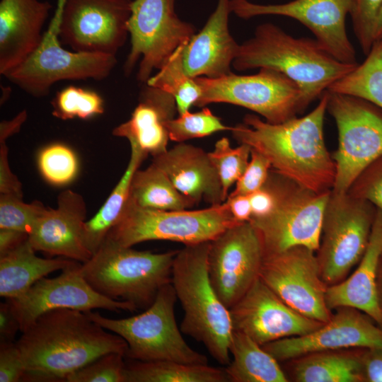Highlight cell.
Masks as SVG:
<instances>
[{
	"label": "cell",
	"instance_id": "obj_1",
	"mask_svg": "<svg viewBox=\"0 0 382 382\" xmlns=\"http://www.w3.org/2000/svg\"><path fill=\"white\" fill-rule=\"evenodd\" d=\"M319 99L305 116L281 123L247 114L242 123L232 127V136L239 144H247L266 157L281 175L316 193L330 191L336 166L324 139L327 91Z\"/></svg>",
	"mask_w": 382,
	"mask_h": 382
},
{
	"label": "cell",
	"instance_id": "obj_2",
	"mask_svg": "<svg viewBox=\"0 0 382 382\" xmlns=\"http://www.w3.org/2000/svg\"><path fill=\"white\" fill-rule=\"evenodd\" d=\"M25 370L23 381H65L74 371L127 344L85 312L55 309L41 315L16 341Z\"/></svg>",
	"mask_w": 382,
	"mask_h": 382
},
{
	"label": "cell",
	"instance_id": "obj_3",
	"mask_svg": "<svg viewBox=\"0 0 382 382\" xmlns=\"http://www.w3.org/2000/svg\"><path fill=\"white\" fill-rule=\"evenodd\" d=\"M357 64L337 60L316 40L295 37L265 23L240 44L232 66L237 71L269 68L284 74L299 86L307 108Z\"/></svg>",
	"mask_w": 382,
	"mask_h": 382
},
{
	"label": "cell",
	"instance_id": "obj_4",
	"mask_svg": "<svg viewBox=\"0 0 382 382\" xmlns=\"http://www.w3.org/2000/svg\"><path fill=\"white\" fill-rule=\"evenodd\" d=\"M211 241L185 245L174 258L171 284L184 311L183 333L202 343L219 363L230 361L233 331L229 309L214 290L208 272Z\"/></svg>",
	"mask_w": 382,
	"mask_h": 382
},
{
	"label": "cell",
	"instance_id": "obj_5",
	"mask_svg": "<svg viewBox=\"0 0 382 382\" xmlns=\"http://www.w3.org/2000/svg\"><path fill=\"white\" fill-rule=\"evenodd\" d=\"M177 253L140 251L106 238L80 268L88 283L100 294L146 309L159 289L171 282Z\"/></svg>",
	"mask_w": 382,
	"mask_h": 382
},
{
	"label": "cell",
	"instance_id": "obj_6",
	"mask_svg": "<svg viewBox=\"0 0 382 382\" xmlns=\"http://www.w3.org/2000/svg\"><path fill=\"white\" fill-rule=\"evenodd\" d=\"M177 296L171 282L163 286L145 311L131 317L112 319L98 312L86 315L104 329L123 338L125 357L134 361H173L188 364H208V359L185 342L175 316Z\"/></svg>",
	"mask_w": 382,
	"mask_h": 382
},
{
	"label": "cell",
	"instance_id": "obj_7",
	"mask_svg": "<svg viewBox=\"0 0 382 382\" xmlns=\"http://www.w3.org/2000/svg\"><path fill=\"white\" fill-rule=\"evenodd\" d=\"M264 185L274 196V207L267 215L249 221L260 238L264 255L297 245L316 252L331 190L314 192L272 169Z\"/></svg>",
	"mask_w": 382,
	"mask_h": 382
},
{
	"label": "cell",
	"instance_id": "obj_8",
	"mask_svg": "<svg viewBox=\"0 0 382 382\" xmlns=\"http://www.w3.org/2000/svg\"><path fill=\"white\" fill-rule=\"evenodd\" d=\"M237 223L226 202L202 209L160 210L143 208L128 199L106 238L125 247L154 240L188 245L212 241Z\"/></svg>",
	"mask_w": 382,
	"mask_h": 382
},
{
	"label": "cell",
	"instance_id": "obj_9",
	"mask_svg": "<svg viewBox=\"0 0 382 382\" xmlns=\"http://www.w3.org/2000/svg\"><path fill=\"white\" fill-rule=\"evenodd\" d=\"M64 1L57 0L54 16L35 50L4 75L34 97L47 96L52 85L63 80H103L117 63L114 55L69 51L61 45L59 26Z\"/></svg>",
	"mask_w": 382,
	"mask_h": 382
},
{
	"label": "cell",
	"instance_id": "obj_10",
	"mask_svg": "<svg viewBox=\"0 0 382 382\" xmlns=\"http://www.w3.org/2000/svg\"><path fill=\"white\" fill-rule=\"evenodd\" d=\"M376 211L371 202L347 192L330 191L316 252L325 284L342 281L360 261L369 244Z\"/></svg>",
	"mask_w": 382,
	"mask_h": 382
},
{
	"label": "cell",
	"instance_id": "obj_11",
	"mask_svg": "<svg viewBox=\"0 0 382 382\" xmlns=\"http://www.w3.org/2000/svg\"><path fill=\"white\" fill-rule=\"evenodd\" d=\"M201 96L195 106L228 103L249 109L270 123H281L296 117L306 106L299 86L284 74L260 68L251 75L231 74L215 79L194 78Z\"/></svg>",
	"mask_w": 382,
	"mask_h": 382
},
{
	"label": "cell",
	"instance_id": "obj_12",
	"mask_svg": "<svg viewBox=\"0 0 382 382\" xmlns=\"http://www.w3.org/2000/svg\"><path fill=\"white\" fill-rule=\"evenodd\" d=\"M327 96V111L334 118L338 134L331 190L347 192L358 175L382 155V110L356 96L328 90Z\"/></svg>",
	"mask_w": 382,
	"mask_h": 382
},
{
	"label": "cell",
	"instance_id": "obj_13",
	"mask_svg": "<svg viewBox=\"0 0 382 382\" xmlns=\"http://www.w3.org/2000/svg\"><path fill=\"white\" fill-rule=\"evenodd\" d=\"M175 0H134L127 28L131 49L124 64L129 76L139 62L137 80L145 84L180 46L196 33L195 27L181 20Z\"/></svg>",
	"mask_w": 382,
	"mask_h": 382
},
{
	"label": "cell",
	"instance_id": "obj_14",
	"mask_svg": "<svg viewBox=\"0 0 382 382\" xmlns=\"http://www.w3.org/2000/svg\"><path fill=\"white\" fill-rule=\"evenodd\" d=\"M259 278L298 313L322 323L332 315L316 251L302 245L264 255Z\"/></svg>",
	"mask_w": 382,
	"mask_h": 382
},
{
	"label": "cell",
	"instance_id": "obj_15",
	"mask_svg": "<svg viewBox=\"0 0 382 382\" xmlns=\"http://www.w3.org/2000/svg\"><path fill=\"white\" fill-rule=\"evenodd\" d=\"M132 0H64L61 43L73 51L116 56L125 45Z\"/></svg>",
	"mask_w": 382,
	"mask_h": 382
},
{
	"label": "cell",
	"instance_id": "obj_16",
	"mask_svg": "<svg viewBox=\"0 0 382 382\" xmlns=\"http://www.w3.org/2000/svg\"><path fill=\"white\" fill-rule=\"evenodd\" d=\"M80 266L76 261L56 277H45L21 296L6 299L19 322L21 332L41 315L55 309L86 312L100 308L117 313L138 309L130 302L114 300L98 292L86 280Z\"/></svg>",
	"mask_w": 382,
	"mask_h": 382
},
{
	"label": "cell",
	"instance_id": "obj_17",
	"mask_svg": "<svg viewBox=\"0 0 382 382\" xmlns=\"http://www.w3.org/2000/svg\"><path fill=\"white\" fill-rule=\"evenodd\" d=\"M263 259L260 238L250 221L234 224L211 241L207 260L209 279L228 309L259 278Z\"/></svg>",
	"mask_w": 382,
	"mask_h": 382
},
{
	"label": "cell",
	"instance_id": "obj_18",
	"mask_svg": "<svg viewBox=\"0 0 382 382\" xmlns=\"http://www.w3.org/2000/svg\"><path fill=\"white\" fill-rule=\"evenodd\" d=\"M352 0H294L283 4H259L231 0V13L243 19L275 15L295 19L307 27L316 40L337 60L357 64L355 49L346 29Z\"/></svg>",
	"mask_w": 382,
	"mask_h": 382
},
{
	"label": "cell",
	"instance_id": "obj_19",
	"mask_svg": "<svg viewBox=\"0 0 382 382\" xmlns=\"http://www.w3.org/2000/svg\"><path fill=\"white\" fill-rule=\"evenodd\" d=\"M229 311L233 330L247 335L261 346L311 333L325 323L291 308L260 278Z\"/></svg>",
	"mask_w": 382,
	"mask_h": 382
},
{
	"label": "cell",
	"instance_id": "obj_20",
	"mask_svg": "<svg viewBox=\"0 0 382 382\" xmlns=\"http://www.w3.org/2000/svg\"><path fill=\"white\" fill-rule=\"evenodd\" d=\"M337 309L328 322L313 332L280 339L262 347L278 361L323 351L382 349V328L371 318L353 308Z\"/></svg>",
	"mask_w": 382,
	"mask_h": 382
},
{
	"label": "cell",
	"instance_id": "obj_21",
	"mask_svg": "<svg viewBox=\"0 0 382 382\" xmlns=\"http://www.w3.org/2000/svg\"><path fill=\"white\" fill-rule=\"evenodd\" d=\"M86 207L83 197L71 190L61 192L55 209L47 207L33 225L28 241L35 251L85 262L92 254L83 238Z\"/></svg>",
	"mask_w": 382,
	"mask_h": 382
},
{
	"label": "cell",
	"instance_id": "obj_22",
	"mask_svg": "<svg viewBox=\"0 0 382 382\" xmlns=\"http://www.w3.org/2000/svg\"><path fill=\"white\" fill-rule=\"evenodd\" d=\"M231 0H217L202 29L185 45L183 63L191 78H219L231 74L239 44L228 29Z\"/></svg>",
	"mask_w": 382,
	"mask_h": 382
},
{
	"label": "cell",
	"instance_id": "obj_23",
	"mask_svg": "<svg viewBox=\"0 0 382 382\" xmlns=\"http://www.w3.org/2000/svg\"><path fill=\"white\" fill-rule=\"evenodd\" d=\"M52 8L47 1L1 0V75L22 63L38 47Z\"/></svg>",
	"mask_w": 382,
	"mask_h": 382
},
{
	"label": "cell",
	"instance_id": "obj_24",
	"mask_svg": "<svg viewBox=\"0 0 382 382\" xmlns=\"http://www.w3.org/2000/svg\"><path fill=\"white\" fill-rule=\"evenodd\" d=\"M152 163L195 204L204 201L209 206H216L226 201L218 172L204 149L181 142L154 156Z\"/></svg>",
	"mask_w": 382,
	"mask_h": 382
},
{
	"label": "cell",
	"instance_id": "obj_25",
	"mask_svg": "<svg viewBox=\"0 0 382 382\" xmlns=\"http://www.w3.org/2000/svg\"><path fill=\"white\" fill-rule=\"evenodd\" d=\"M176 112L172 94L145 83L130 118L114 128L112 134L127 139L131 147L147 156H158L168 150L170 138L166 125Z\"/></svg>",
	"mask_w": 382,
	"mask_h": 382
},
{
	"label": "cell",
	"instance_id": "obj_26",
	"mask_svg": "<svg viewBox=\"0 0 382 382\" xmlns=\"http://www.w3.org/2000/svg\"><path fill=\"white\" fill-rule=\"evenodd\" d=\"M382 255V212L377 209L367 248L349 277L327 286L330 310L349 307L361 311L382 328V313L376 296V276Z\"/></svg>",
	"mask_w": 382,
	"mask_h": 382
},
{
	"label": "cell",
	"instance_id": "obj_27",
	"mask_svg": "<svg viewBox=\"0 0 382 382\" xmlns=\"http://www.w3.org/2000/svg\"><path fill=\"white\" fill-rule=\"evenodd\" d=\"M28 239L14 250L0 255V296L16 298L40 279L62 270L76 261L67 258H42Z\"/></svg>",
	"mask_w": 382,
	"mask_h": 382
},
{
	"label": "cell",
	"instance_id": "obj_28",
	"mask_svg": "<svg viewBox=\"0 0 382 382\" xmlns=\"http://www.w3.org/2000/svg\"><path fill=\"white\" fill-rule=\"evenodd\" d=\"M230 363L224 368L230 382H286L278 361L247 335L233 330Z\"/></svg>",
	"mask_w": 382,
	"mask_h": 382
},
{
	"label": "cell",
	"instance_id": "obj_29",
	"mask_svg": "<svg viewBox=\"0 0 382 382\" xmlns=\"http://www.w3.org/2000/svg\"><path fill=\"white\" fill-rule=\"evenodd\" d=\"M146 157L139 149L131 147L130 158L122 176L98 212L84 223L83 242L92 255L120 220L129 197L132 176Z\"/></svg>",
	"mask_w": 382,
	"mask_h": 382
},
{
	"label": "cell",
	"instance_id": "obj_30",
	"mask_svg": "<svg viewBox=\"0 0 382 382\" xmlns=\"http://www.w3.org/2000/svg\"><path fill=\"white\" fill-rule=\"evenodd\" d=\"M294 376L299 382H364L361 352L356 354L323 351L300 357Z\"/></svg>",
	"mask_w": 382,
	"mask_h": 382
},
{
	"label": "cell",
	"instance_id": "obj_31",
	"mask_svg": "<svg viewBox=\"0 0 382 382\" xmlns=\"http://www.w3.org/2000/svg\"><path fill=\"white\" fill-rule=\"evenodd\" d=\"M129 200L147 209L184 210L195 205L190 198L181 194L166 174L151 163L144 170L134 172L131 182Z\"/></svg>",
	"mask_w": 382,
	"mask_h": 382
},
{
	"label": "cell",
	"instance_id": "obj_32",
	"mask_svg": "<svg viewBox=\"0 0 382 382\" xmlns=\"http://www.w3.org/2000/svg\"><path fill=\"white\" fill-rule=\"evenodd\" d=\"M125 382H228L224 368L173 361H135L125 365Z\"/></svg>",
	"mask_w": 382,
	"mask_h": 382
},
{
	"label": "cell",
	"instance_id": "obj_33",
	"mask_svg": "<svg viewBox=\"0 0 382 382\" xmlns=\"http://www.w3.org/2000/svg\"><path fill=\"white\" fill-rule=\"evenodd\" d=\"M328 90L362 98L382 110V37L375 40L361 64Z\"/></svg>",
	"mask_w": 382,
	"mask_h": 382
},
{
	"label": "cell",
	"instance_id": "obj_34",
	"mask_svg": "<svg viewBox=\"0 0 382 382\" xmlns=\"http://www.w3.org/2000/svg\"><path fill=\"white\" fill-rule=\"evenodd\" d=\"M185 45L179 47L146 83L172 94L178 115L190 111L201 96L200 88L195 79L188 76L184 69L183 52Z\"/></svg>",
	"mask_w": 382,
	"mask_h": 382
},
{
	"label": "cell",
	"instance_id": "obj_35",
	"mask_svg": "<svg viewBox=\"0 0 382 382\" xmlns=\"http://www.w3.org/2000/svg\"><path fill=\"white\" fill-rule=\"evenodd\" d=\"M52 106V115L63 120H86L104 112V101L98 93L74 86L57 92Z\"/></svg>",
	"mask_w": 382,
	"mask_h": 382
},
{
	"label": "cell",
	"instance_id": "obj_36",
	"mask_svg": "<svg viewBox=\"0 0 382 382\" xmlns=\"http://www.w3.org/2000/svg\"><path fill=\"white\" fill-rule=\"evenodd\" d=\"M250 146L245 144H240L238 146L233 148L227 137L217 140L214 149L208 152L219 175L226 199L230 187L245 171L250 161Z\"/></svg>",
	"mask_w": 382,
	"mask_h": 382
},
{
	"label": "cell",
	"instance_id": "obj_37",
	"mask_svg": "<svg viewBox=\"0 0 382 382\" xmlns=\"http://www.w3.org/2000/svg\"><path fill=\"white\" fill-rule=\"evenodd\" d=\"M37 166L47 183L63 186L69 184L76 177L79 161L71 148L62 144H52L39 152Z\"/></svg>",
	"mask_w": 382,
	"mask_h": 382
},
{
	"label": "cell",
	"instance_id": "obj_38",
	"mask_svg": "<svg viewBox=\"0 0 382 382\" xmlns=\"http://www.w3.org/2000/svg\"><path fill=\"white\" fill-rule=\"evenodd\" d=\"M170 141L178 143L212 135L221 131H231L232 127L223 124L207 107L196 112L187 111L166 122Z\"/></svg>",
	"mask_w": 382,
	"mask_h": 382
},
{
	"label": "cell",
	"instance_id": "obj_39",
	"mask_svg": "<svg viewBox=\"0 0 382 382\" xmlns=\"http://www.w3.org/2000/svg\"><path fill=\"white\" fill-rule=\"evenodd\" d=\"M23 197L0 195V228L13 229L30 233L33 225L47 207L39 201L25 203Z\"/></svg>",
	"mask_w": 382,
	"mask_h": 382
},
{
	"label": "cell",
	"instance_id": "obj_40",
	"mask_svg": "<svg viewBox=\"0 0 382 382\" xmlns=\"http://www.w3.org/2000/svg\"><path fill=\"white\" fill-rule=\"evenodd\" d=\"M124 354H103L82 368L69 374L66 382H125Z\"/></svg>",
	"mask_w": 382,
	"mask_h": 382
},
{
	"label": "cell",
	"instance_id": "obj_41",
	"mask_svg": "<svg viewBox=\"0 0 382 382\" xmlns=\"http://www.w3.org/2000/svg\"><path fill=\"white\" fill-rule=\"evenodd\" d=\"M382 0H352L349 14L354 35L366 55L376 40V29Z\"/></svg>",
	"mask_w": 382,
	"mask_h": 382
},
{
	"label": "cell",
	"instance_id": "obj_42",
	"mask_svg": "<svg viewBox=\"0 0 382 382\" xmlns=\"http://www.w3.org/2000/svg\"><path fill=\"white\" fill-rule=\"evenodd\" d=\"M347 192L371 202L382 212V155L358 175Z\"/></svg>",
	"mask_w": 382,
	"mask_h": 382
},
{
	"label": "cell",
	"instance_id": "obj_43",
	"mask_svg": "<svg viewBox=\"0 0 382 382\" xmlns=\"http://www.w3.org/2000/svg\"><path fill=\"white\" fill-rule=\"evenodd\" d=\"M272 169L270 161L258 151L252 149L249 163L234 190L228 196L250 195L262 188Z\"/></svg>",
	"mask_w": 382,
	"mask_h": 382
},
{
	"label": "cell",
	"instance_id": "obj_44",
	"mask_svg": "<svg viewBox=\"0 0 382 382\" xmlns=\"http://www.w3.org/2000/svg\"><path fill=\"white\" fill-rule=\"evenodd\" d=\"M25 372L16 342L0 343V382L23 381Z\"/></svg>",
	"mask_w": 382,
	"mask_h": 382
},
{
	"label": "cell",
	"instance_id": "obj_45",
	"mask_svg": "<svg viewBox=\"0 0 382 382\" xmlns=\"http://www.w3.org/2000/svg\"><path fill=\"white\" fill-rule=\"evenodd\" d=\"M8 154L6 141H0V193L23 197L21 183L10 169Z\"/></svg>",
	"mask_w": 382,
	"mask_h": 382
},
{
	"label": "cell",
	"instance_id": "obj_46",
	"mask_svg": "<svg viewBox=\"0 0 382 382\" xmlns=\"http://www.w3.org/2000/svg\"><path fill=\"white\" fill-rule=\"evenodd\" d=\"M361 371L364 381L382 382V349H361Z\"/></svg>",
	"mask_w": 382,
	"mask_h": 382
},
{
	"label": "cell",
	"instance_id": "obj_47",
	"mask_svg": "<svg viewBox=\"0 0 382 382\" xmlns=\"http://www.w3.org/2000/svg\"><path fill=\"white\" fill-rule=\"evenodd\" d=\"M21 331L19 322L6 301L0 303V343L16 342L15 337Z\"/></svg>",
	"mask_w": 382,
	"mask_h": 382
},
{
	"label": "cell",
	"instance_id": "obj_48",
	"mask_svg": "<svg viewBox=\"0 0 382 382\" xmlns=\"http://www.w3.org/2000/svg\"><path fill=\"white\" fill-rule=\"evenodd\" d=\"M248 196L252 208V217H261L272 211L274 204V196L265 185Z\"/></svg>",
	"mask_w": 382,
	"mask_h": 382
},
{
	"label": "cell",
	"instance_id": "obj_49",
	"mask_svg": "<svg viewBox=\"0 0 382 382\" xmlns=\"http://www.w3.org/2000/svg\"><path fill=\"white\" fill-rule=\"evenodd\" d=\"M225 202L236 221L245 222L250 220L252 208L248 195L228 196Z\"/></svg>",
	"mask_w": 382,
	"mask_h": 382
},
{
	"label": "cell",
	"instance_id": "obj_50",
	"mask_svg": "<svg viewBox=\"0 0 382 382\" xmlns=\"http://www.w3.org/2000/svg\"><path fill=\"white\" fill-rule=\"evenodd\" d=\"M28 239V234L22 231L0 228V255H4Z\"/></svg>",
	"mask_w": 382,
	"mask_h": 382
},
{
	"label": "cell",
	"instance_id": "obj_51",
	"mask_svg": "<svg viewBox=\"0 0 382 382\" xmlns=\"http://www.w3.org/2000/svg\"><path fill=\"white\" fill-rule=\"evenodd\" d=\"M26 119L27 112L24 110L12 120L1 121L0 123V141H6L10 136L17 133Z\"/></svg>",
	"mask_w": 382,
	"mask_h": 382
},
{
	"label": "cell",
	"instance_id": "obj_52",
	"mask_svg": "<svg viewBox=\"0 0 382 382\" xmlns=\"http://www.w3.org/2000/svg\"><path fill=\"white\" fill-rule=\"evenodd\" d=\"M376 296L378 306L382 313V255L378 262L376 276Z\"/></svg>",
	"mask_w": 382,
	"mask_h": 382
},
{
	"label": "cell",
	"instance_id": "obj_53",
	"mask_svg": "<svg viewBox=\"0 0 382 382\" xmlns=\"http://www.w3.org/2000/svg\"><path fill=\"white\" fill-rule=\"evenodd\" d=\"M382 37V8L379 13L376 29V40Z\"/></svg>",
	"mask_w": 382,
	"mask_h": 382
},
{
	"label": "cell",
	"instance_id": "obj_54",
	"mask_svg": "<svg viewBox=\"0 0 382 382\" xmlns=\"http://www.w3.org/2000/svg\"><path fill=\"white\" fill-rule=\"evenodd\" d=\"M2 90V96L1 98V105L2 103H4L9 98V95L11 93V89L9 87H5L3 86L1 88Z\"/></svg>",
	"mask_w": 382,
	"mask_h": 382
}]
</instances>
